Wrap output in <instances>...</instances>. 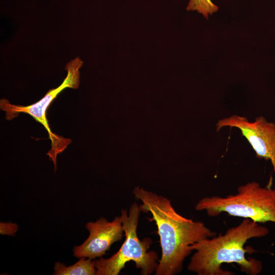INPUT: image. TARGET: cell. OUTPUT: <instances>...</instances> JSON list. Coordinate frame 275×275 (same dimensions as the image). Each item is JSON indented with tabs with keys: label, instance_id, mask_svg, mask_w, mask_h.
<instances>
[{
	"label": "cell",
	"instance_id": "obj_1",
	"mask_svg": "<svg viewBox=\"0 0 275 275\" xmlns=\"http://www.w3.org/2000/svg\"><path fill=\"white\" fill-rule=\"evenodd\" d=\"M133 194L142 203L139 205L141 211L150 212L157 228L161 256L155 275L180 272L185 259L193 252L191 246L216 235L203 222L194 221L177 213L167 198L139 187L134 188Z\"/></svg>",
	"mask_w": 275,
	"mask_h": 275
},
{
	"label": "cell",
	"instance_id": "obj_2",
	"mask_svg": "<svg viewBox=\"0 0 275 275\" xmlns=\"http://www.w3.org/2000/svg\"><path fill=\"white\" fill-rule=\"evenodd\" d=\"M269 233L268 229L258 223L244 218L236 226L228 229L224 234L203 239L193 244L195 253L191 256L187 269L198 275H232L225 270L224 263H236L240 269L250 275H257L262 269L261 261L247 258L244 248L248 240L260 238Z\"/></svg>",
	"mask_w": 275,
	"mask_h": 275
},
{
	"label": "cell",
	"instance_id": "obj_3",
	"mask_svg": "<svg viewBox=\"0 0 275 275\" xmlns=\"http://www.w3.org/2000/svg\"><path fill=\"white\" fill-rule=\"evenodd\" d=\"M195 209L204 211L211 217L226 212L258 223H275V188H271L269 183L262 187L258 182H249L239 186L235 195L201 199Z\"/></svg>",
	"mask_w": 275,
	"mask_h": 275
},
{
	"label": "cell",
	"instance_id": "obj_4",
	"mask_svg": "<svg viewBox=\"0 0 275 275\" xmlns=\"http://www.w3.org/2000/svg\"><path fill=\"white\" fill-rule=\"evenodd\" d=\"M141 212L139 205L135 202L131 204L128 212L126 209L121 210L120 216L125 240L119 250L111 257H101L94 260L96 275H118L129 261L135 263L141 274L149 275L155 271L159 260L155 252L148 251L152 240L146 237L141 240L138 236Z\"/></svg>",
	"mask_w": 275,
	"mask_h": 275
},
{
	"label": "cell",
	"instance_id": "obj_5",
	"mask_svg": "<svg viewBox=\"0 0 275 275\" xmlns=\"http://www.w3.org/2000/svg\"><path fill=\"white\" fill-rule=\"evenodd\" d=\"M83 62L79 57L68 62L65 70L67 74L60 86L50 89L38 101L28 106L14 105L6 99H1V109L6 113V119L10 120L17 117L19 113L27 114L36 121L41 123L47 130L51 141V149L47 155L53 162L54 171L57 170V157L58 154L62 152L71 143V140L59 136L52 132L46 118V111L49 106L62 91L66 88L76 89L80 82L79 69Z\"/></svg>",
	"mask_w": 275,
	"mask_h": 275
},
{
	"label": "cell",
	"instance_id": "obj_6",
	"mask_svg": "<svg viewBox=\"0 0 275 275\" xmlns=\"http://www.w3.org/2000/svg\"><path fill=\"white\" fill-rule=\"evenodd\" d=\"M230 127L238 129L247 140L258 158L270 160L275 175V124L262 117L250 122L245 117L233 115L219 120L216 130ZM275 188V187H274Z\"/></svg>",
	"mask_w": 275,
	"mask_h": 275
},
{
	"label": "cell",
	"instance_id": "obj_7",
	"mask_svg": "<svg viewBox=\"0 0 275 275\" xmlns=\"http://www.w3.org/2000/svg\"><path fill=\"white\" fill-rule=\"evenodd\" d=\"M86 228L89 232L88 237L73 249V256L77 258L102 257L113 243L122 239L124 233L120 216L111 222L101 217L95 222L87 223Z\"/></svg>",
	"mask_w": 275,
	"mask_h": 275
},
{
	"label": "cell",
	"instance_id": "obj_8",
	"mask_svg": "<svg viewBox=\"0 0 275 275\" xmlns=\"http://www.w3.org/2000/svg\"><path fill=\"white\" fill-rule=\"evenodd\" d=\"M55 275H95L96 269L94 260L81 257L75 264L66 266L60 262H56L54 265Z\"/></svg>",
	"mask_w": 275,
	"mask_h": 275
},
{
	"label": "cell",
	"instance_id": "obj_9",
	"mask_svg": "<svg viewBox=\"0 0 275 275\" xmlns=\"http://www.w3.org/2000/svg\"><path fill=\"white\" fill-rule=\"evenodd\" d=\"M218 10V7L211 0H189L186 7L187 11H196L206 19Z\"/></svg>",
	"mask_w": 275,
	"mask_h": 275
},
{
	"label": "cell",
	"instance_id": "obj_10",
	"mask_svg": "<svg viewBox=\"0 0 275 275\" xmlns=\"http://www.w3.org/2000/svg\"><path fill=\"white\" fill-rule=\"evenodd\" d=\"M0 224V233L2 235L14 236L18 229V226L11 222H1Z\"/></svg>",
	"mask_w": 275,
	"mask_h": 275
}]
</instances>
